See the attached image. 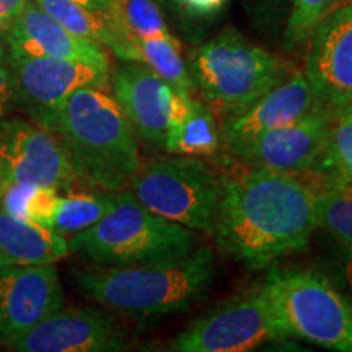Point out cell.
I'll return each mask as SVG.
<instances>
[{
    "label": "cell",
    "mask_w": 352,
    "mask_h": 352,
    "mask_svg": "<svg viewBox=\"0 0 352 352\" xmlns=\"http://www.w3.org/2000/svg\"><path fill=\"white\" fill-rule=\"evenodd\" d=\"M316 228V189L296 175L253 166L222 179L215 243L250 270L305 250Z\"/></svg>",
    "instance_id": "1"
},
{
    "label": "cell",
    "mask_w": 352,
    "mask_h": 352,
    "mask_svg": "<svg viewBox=\"0 0 352 352\" xmlns=\"http://www.w3.org/2000/svg\"><path fill=\"white\" fill-rule=\"evenodd\" d=\"M50 131L64 144L77 184L121 191L139 170L135 132L108 90L78 88L56 113Z\"/></svg>",
    "instance_id": "2"
},
{
    "label": "cell",
    "mask_w": 352,
    "mask_h": 352,
    "mask_svg": "<svg viewBox=\"0 0 352 352\" xmlns=\"http://www.w3.org/2000/svg\"><path fill=\"white\" fill-rule=\"evenodd\" d=\"M215 272L212 248L202 246L178 258L78 271L74 284L109 311L148 318L188 308L210 287Z\"/></svg>",
    "instance_id": "3"
},
{
    "label": "cell",
    "mask_w": 352,
    "mask_h": 352,
    "mask_svg": "<svg viewBox=\"0 0 352 352\" xmlns=\"http://www.w3.org/2000/svg\"><path fill=\"white\" fill-rule=\"evenodd\" d=\"M196 240L195 230L152 212L127 189L95 226L70 236L69 248L98 266H129L183 256Z\"/></svg>",
    "instance_id": "4"
},
{
    "label": "cell",
    "mask_w": 352,
    "mask_h": 352,
    "mask_svg": "<svg viewBox=\"0 0 352 352\" xmlns=\"http://www.w3.org/2000/svg\"><path fill=\"white\" fill-rule=\"evenodd\" d=\"M191 76L215 116L243 113L290 77L287 64L235 30H226L192 52Z\"/></svg>",
    "instance_id": "5"
},
{
    "label": "cell",
    "mask_w": 352,
    "mask_h": 352,
    "mask_svg": "<svg viewBox=\"0 0 352 352\" xmlns=\"http://www.w3.org/2000/svg\"><path fill=\"white\" fill-rule=\"evenodd\" d=\"M263 287L289 338L352 352V300L331 277L314 270H274Z\"/></svg>",
    "instance_id": "6"
},
{
    "label": "cell",
    "mask_w": 352,
    "mask_h": 352,
    "mask_svg": "<svg viewBox=\"0 0 352 352\" xmlns=\"http://www.w3.org/2000/svg\"><path fill=\"white\" fill-rule=\"evenodd\" d=\"M127 189L147 209L191 230L214 233L222 179L196 157H166L140 164Z\"/></svg>",
    "instance_id": "7"
},
{
    "label": "cell",
    "mask_w": 352,
    "mask_h": 352,
    "mask_svg": "<svg viewBox=\"0 0 352 352\" xmlns=\"http://www.w3.org/2000/svg\"><path fill=\"white\" fill-rule=\"evenodd\" d=\"M287 333L263 285L220 302L170 341L176 352H245Z\"/></svg>",
    "instance_id": "8"
},
{
    "label": "cell",
    "mask_w": 352,
    "mask_h": 352,
    "mask_svg": "<svg viewBox=\"0 0 352 352\" xmlns=\"http://www.w3.org/2000/svg\"><path fill=\"white\" fill-rule=\"evenodd\" d=\"M7 64L16 109L47 131L64 101L78 88H109L111 72L101 65L13 51H7Z\"/></svg>",
    "instance_id": "9"
},
{
    "label": "cell",
    "mask_w": 352,
    "mask_h": 352,
    "mask_svg": "<svg viewBox=\"0 0 352 352\" xmlns=\"http://www.w3.org/2000/svg\"><path fill=\"white\" fill-rule=\"evenodd\" d=\"M20 183L70 192L77 178L56 134L23 118L0 120V184Z\"/></svg>",
    "instance_id": "10"
},
{
    "label": "cell",
    "mask_w": 352,
    "mask_h": 352,
    "mask_svg": "<svg viewBox=\"0 0 352 352\" xmlns=\"http://www.w3.org/2000/svg\"><path fill=\"white\" fill-rule=\"evenodd\" d=\"M308 41L303 74L316 104L338 116L352 108V6L329 12Z\"/></svg>",
    "instance_id": "11"
},
{
    "label": "cell",
    "mask_w": 352,
    "mask_h": 352,
    "mask_svg": "<svg viewBox=\"0 0 352 352\" xmlns=\"http://www.w3.org/2000/svg\"><path fill=\"white\" fill-rule=\"evenodd\" d=\"M333 118L327 109L316 107L292 124L258 135L252 142L236 148L233 155L256 168L283 173L321 170Z\"/></svg>",
    "instance_id": "12"
},
{
    "label": "cell",
    "mask_w": 352,
    "mask_h": 352,
    "mask_svg": "<svg viewBox=\"0 0 352 352\" xmlns=\"http://www.w3.org/2000/svg\"><path fill=\"white\" fill-rule=\"evenodd\" d=\"M64 307L54 264L0 267V344L10 347Z\"/></svg>",
    "instance_id": "13"
},
{
    "label": "cell",
    "mask_w": 352,
    "mask_h": 352,
    "mask_svg": "<svg viewBox=\"0 0 352 352\" xmlns=\"http://www.w3.org/2000/svg\"><path fill=\"white\" fill-rule=\"evenodd\" d=\"M129 347V338L108 311L60 308L12 342L19 352H108Z\"/></svg>",
    "instance_id": "14"
},
{
    "label": "cell",
    "mask_w": 352,
    "mask_h": 352,
    "mask_svg": "<svg viewBox=\"0 0 352 352\" xmlns=\"http://www.w3.org/2000/svg\"><path fill=\"white\" fill-rule=\"evenodd\" d=\"M109 88L135 135L147 144L164 145L176 88L147 65L131 60H122L109 74Z\"/></svg>",
    "instance_id": "15"
},
{
    "label": "cell",
    "mask_w": 352,
    "mask_h": 352,
    "mask_svg": "<svg viewBox=\"0 0 352 352\" xmlns=\"http://www.w3.org/2000/svg\"><path fill=\"white\" fill-rule=\"evenodd\" d=\"M316 104L314 90L303 72H297L254 101L243 113L223 120L222 140L232 153L264 132L292 124Z\"/></svg>",
    "instance_id": "16"
},
{
    "label": "cell",
    "mask_w": 352,
    "mask_h": 352,
    "mask_svg": "<svg viewBox=\"0 0 352 352\" xmlns=\"http://www.w3.org/2000/svg\"><path fill=\"white\" fill-rule=\"evenodd\" d=\"M7 51L109 67V57L103 44L70 33L34 0H30L12 20Z\"/></svg>",
    "instance_id": "17"
},
{
    "label": "cell",
    "mask_w": 352,
    "mask_h": 352,
    "mask_svg": "<svg viewBox=\"0 0 352 352\" xmlns=\"http://www.w3.org/2000/svg\"><path fill=\"white\" fill-rule=\"evenodd\" d=\"M69 253L67 239L0 209V267L56 264Z\"/></svg>",
    "instance_id": "18"
},
{
    "label": "cell",
    "mask_w": 352,
    "mask_h": 352,
    "mask_svg": "<svg viewBox=\"0 0 352 352\" xmlns=\"http://www.w3.org/2000/svg\"><path fill=\"white\" fill-rule=\"evenodd\" d=\"M118 59L147 65L165 78L170 85L183 94L192 95L196 90L195 78L182 54V44L170 38H127L113 52Z\"/></svg>",
    "instance_id": "19"
},
{
    "label": "cell",
    "mask_w": 352,
    "mask_h": 352,
    "mask_svg": "<svg viewBox=\"0 0 352 352\" xmlns=\"http://www.w3.org/2000/svg\"><path fill=\"white\" fill-rule=\"evenodd\" d=\"M222 129L212 109L196 100L191 113L183 121L168 126L164 147L173 155L212 157L222 145Z\"/></svg>",
    "instance_id": "20"
},
{
    "label": "cell",
    "mask_w": 352,
    "mask_h": 352,
    "mask_svg": "<svg viewBox=\"0 0 352 352\" xmlns=\"http://www.w3.org/2000/svg\"><path fill=\"white\" fill-rule=\"evenodd\" d=\"M107 13L118 36L113 52L127 38L173 36L157 0H109Z\"/></svg>",
    "instance_id": "21"
},
{
    "label": "cell",
    "mask_w": 352,
    "mask_h": 352,
    "mask_svg": "<svg viewBox=\"0 0 352 352\" xmlns=\"http://www.w3.org/2000/svg\"><path fill=\"white\" fill-rule=\"evenodd\" d=\"M118 191L94 189L88 192H67L60 196L51 230L60 236H74L107 215L116 204Z\"/></svg>",
    "instance_id": "22"
},
{
    "label": "cell",
    "mask_w": 352,
    "mask_h": 352,
    "mask_svg": "<svg viewBox=\"0 0 352 352\" xmlns=\"http://www.w3.org/2000/svg\"><path fill=\"white\" fill-rule=\"evenodd\" d=\"M34 2L70 33L103 44L108 50H113L116 44L118 36L108 13L91 10L76 0H34Z\"/></svg>",
    "instance_id": "23"
},
{
    "label": "cell",
    "mask_w": 352,
    "mask_h": 352,
    "mask_svg": "<svg viewBox=\"0 0 352 352\" xmlns=\"http://www.w3.org/2000/svg\"><path fill=\"white\" fill-rule=\"evenodd\" d=\"M316 217L318 227L342 248L352 250V186L334 179L316 189Z\"/></svg>",
    "instance_id": "24"
},
{
    "label": "cell",
    "mask_w": 352,
    "mask_h": 352,
    "mask_svg": "<svg viewBox=\"0 0 352 352\" xmlns=\"http://www.w3.org/2000/svg\"><path fill=\"white\" fill-rule=\"evenodd\" d=\"M321 170H331L336 179L352 186V109L333 118Z\"/></svg>",
    "instance_id": "25"
},
{
    "label": "cell",
    "mask_w": 352,
    "mask_h": 352,
    "mask_svg": "<svg viewBox=\"0 0 352 352\" xmlns=\"http://www.w3.org/2000/svg\"><path fill=\"white\" fill-rule=\"evenodd\" d=\"M340 0H292V10L285 26L284 47L294 50L310 39L320 21L334 10Z\"/></svg>",
    "instance_id": "26"
},
{
    "label": "cell",
    "mask_w": 352,
    "mask_h": 352,
    "mask_svg": "<svg viewBox=\"0 0 352 352\" xmlns=\"http://www.w3.org/2000/svg\"><path fill=\"white\" fill-rule=\"evenodd\" d=\"M331 280L352 298V250L342 248L331 263Z\"/></svg>",
    "instance_id": "27"
},
{
    "label": "cell",
    "mask_w": 352,
    "mask_h": 352,
    "mask_svg": "<svg viewBox=\"0 0 352 352\" xmlns=\"http://www.w3.org/2000/svg\"><path fill=\"white\" fill-rule=\"evenodd\" d=\"M15 100H13V88L10 80V70L7 64V52H0V120L12 116L15 111Z\"/></svg>",
    "instance_id": "28"
},
{
    "label": "cell",
    "mask_w": 352,
    "mask_h": 352,
    "mask_svg": "<svg viewBox=\"0 0 352 352\" xmlns=\"http://www.w3.org/2000/svg\"><path fill=\"white\" fill-rule=\"evenodd\" d=\"M228 0H182L179 12L192 19H209L217 15Z\"/></svg>",
    "instance_id": "29"
},
{
    "label": "cell",
    "mask_w": 352,
    "mask_h": 352,
    "mask_svg": "<svg viewBox=\"0 0 352 352\" xmlns=\"http://www.w3.org/2000/svg\"><path fill=\"white\" fill-rule=\"evenodd\" d=\"M28 2L30 0H0V16L12 21Z\"/></svg>",
    "instance_id": "30"
},
{
    "label": "cell",
    "mask_w": 352,
    "mask_h": 352,
    "mask_svg": "<svg viewBox=\"0 0 352 352\" xmlns=\"http://www.w3.org/2000/svg\"><path fill=\"white\" fill-rule=\"evenodd\" d=\"M10 20H6L0 16V52H7L8 33H10Z\"/></svg>",
    "instance_id": "31"
},
{
    "label": "cell",
    "mask_w": 352,
    "mask_h": 352,
    "mask_svg": "<svg viewBox=\"0 0 352 352\" xmlns=\"http://www.w3.org/2000/svg\"><path fill=\"white\" fill-rule=\"evenodd\" d=\"M76 2L82 3V6H85L88 8H91V10L103 12V13H107L109 8V0H76Z\"/></svg>",
    "instance_id": "32"
},
{
    "label": "cell",
    "mask_w": 352,
    "mask_h": 352,
    "mask_svg": "<svg viewBox=\"0 0 352 352\" xmlns=\"http://www.w3.org/2000/svg\"><path fill=\"white\" fill-rule=\"evenodd\" d=\"M168 8H173V10L179 12V6H182V0H162Z\"/></svg>",
    "instance_id": "33"
},
{
    "label": "cell",
    "mask_w": 352,
    "mask_h": 352,
    "mask_svg": "<svg viewBox=\"0 0 352 352\" xmlns=\"http://www.w3.org/2000/svg\"><path fill=\"white\" fill-rule=\"evenodd\" d=\"M351 109H352V108H351Z\"/></svg>",
    "instance_id": "34"
}]
</instances>
